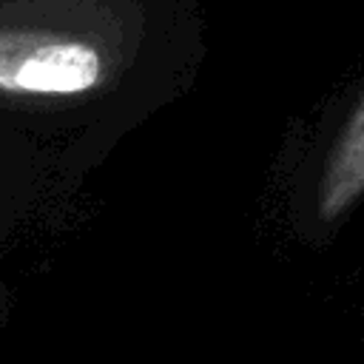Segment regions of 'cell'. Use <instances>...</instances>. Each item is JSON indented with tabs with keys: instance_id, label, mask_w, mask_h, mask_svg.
<instances>
[{
	"instance_id": "cell-1",
	"label": "cell",
	"mask_w": 364,
	"mask_h": 364,
	"mask_svg": "<svg viewBox=\"0 0 364 364\" xmlns=\"http://www.w3.org/2000/svg\"><path fill=\"white\" fill-rule=\"evenodd\" d=\"M364 193V102L358 105L350 128L336 142V151L327 162L318 202L321 216H338L350 202Z\"/></svg>"
}]
</instances>
